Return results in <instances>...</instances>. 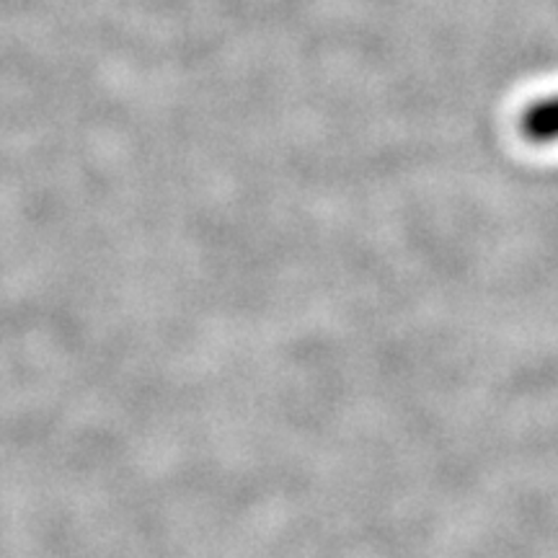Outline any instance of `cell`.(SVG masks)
<instances>
[{
	"label": "cell",
	"mask_w": 558,
	"mask_h": 558,
	"mask_svg": "<svg viewBox=\"0 0 558 558\" xmlns=\"http://www.w3.org/2000/svg\"><path fill=\"white\" fill-rule=\"evenodd\" d=\"M522 130L535 143H556L558 140V94L548 96V99L535 101L533 107L525 111L522 120Z\"/></svg>",
	"instance_id": "obj_1"
}]
</instances>
